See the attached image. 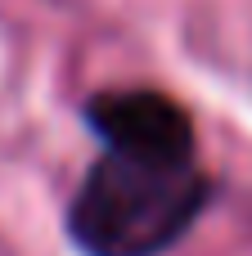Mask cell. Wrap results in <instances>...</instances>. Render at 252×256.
<instances>
[{"label":"cell","instance_id":"obj_1","mask_svg":"<svg viewBox=\"0 0 252 256\" xmlns=\"http://www.w3.org/2000/svg\"><path fill=\"white\" fill-rule=\"evenodd\" d=\"M207 198L212 184L194 158L104 148L68 207V234L86 256H162Z\"/></svg>","mask_w":252,"mask_h":256},{"label":"cell","instance_id":"obj_2","mask_svg":"<svg viewBox=\"0 0 252 256\" xmlns=\"http://www.w3.org/2000/svg\"><path fill=\"white\" fill-rule=\"evenodd\" d=\"M86 126L104 148L149 158H194L189 112L158 90H108L86 104Z\"/></svg>","mask_w":252,"mask_h":256}]
</instances>
